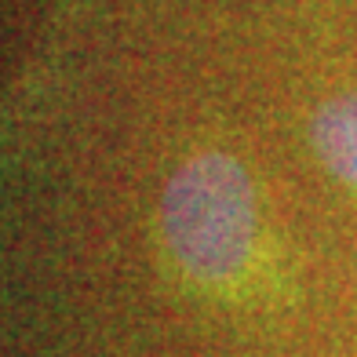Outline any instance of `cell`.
<instances>
[{"instance_id": "obj_1", "label": "cell", "mask_w": 357, "mask_h": 357, "mask_svg": "<svg viewBox=\"0 0 357 357\" xmlns=\"http://www.w3.org/2000/svg\"><path fill=\"white\" fill-rule=\"evenodd\" d=\"M175 259L197 281H230L255 245V197L234 157L204 153L178 168L160 201Z\"/></svg>"}, {"instance_id": "obj_2", "label": "cell", "mask_w": 357, "mask_h": 357, "mask_svg": "<svg viewBox=\"0 0 357 357\" xmlns=\"http://www.w3.org/2000/svg\"><path fill=\"white\" fill-rule=\"evenodd\" d=\"M314 142L343 178L357 186V95L328 102L314 121Z\"/></svg>"}]
</instances>
